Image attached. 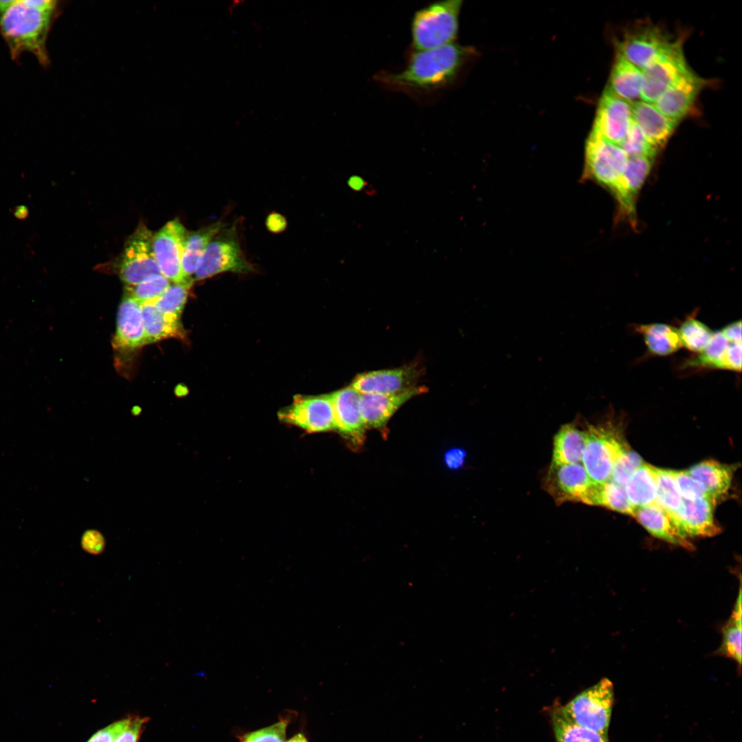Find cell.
Returning <instances> with one entry per match:
<instances>
[{"label":"cell","instance_id":"1","mask_svg":"<svg viewBox=\"0 0 742 742\" xmlns=\"http://www.w3.org/2000/svg\"><path fill=\"white\" fill-rule=\"evenodd\" d=\"M472 54L454 43L436 48L413 51L400 72L380 71L374 80L385 88L407 93H431L450 85Z\"/></svg>","mask_w":742,"mask_h":742},{"label":"cell","instance_id":"2","mask_svg":"<svg viewBox=\"0 0 742 742\" xmlns=\"http://www.w3.org/2000/svg\"><path fill=\"white\" fill-rule=\"evenodd\" d=\"M58 3L51 0L13 1L0 19V33L12 59L30 52L42 65H49L46 43L57 16Z\"/></svg>","mask_w":742,"mask_h":742},{"label":"cell","instance_id":"3","mask_svg":"<svg viewBox=\"0 0 742 742\" xmlns=\"http://www.w3.org/2000/svg\"><path fill=\"white\" fill-rule=\"evenodd\" d=\"M460 0L434 2L417 10L411 23L413 51L453 43L458 31Z\"/></svg>","mask_w":742,"mask_h":742},{"label":"cell","instance_id":"4","mask_svg":"<svg viewBox=\"0 0 742 742\" xmlns=\"http://www.w3.org/2000/svg\"><path fill=\"white\" fill-rule=\"evenodd\" d=\"M613 704L614 685L603 678L560 708L574 723L608 737Z\"/></svg>","mask_w":742,"mask_h":742},{"label":"cell","instance_id":"5","mask_svg":"<svg viewBox=\"0 0 742 742\" xmlns=\"http://www.w3.org/2000/svg\"><path fill=\"white\" fill-rule=\"evenodd\" d=\"M581 463L590 480L602 484L611 480L614 459L626 443L612 422L589 425Z\"/></svg>","mask_w":742,"mask_h":742},{"label":"cell","instance_id":"6","mask_svg":"<svg viewBox=\"0 0 742 742\" xmlns=\"http://www.w3.org/2000/svg\"><path fill=\"white\" fill-rule=\"evenodd\" d=\"M627 160V155L620 146L607 140L592 130L585 144L583 177L597 182L614 192Z\"/></svg>","mask_w":742,"mask_h":742},{"label":"cell","instance_id":"7","mask_svg":"<svg viewBox=\"0 0 742 742\" xmlns=\"http://www.w3.org/2000/svg\"><path fill=\"white\" fill-rule=\"evenodd\" d=\"M153 239L152 232L142 223L126 240L117 265V274L126 286L161 274L154 255Z\"/></svg>","mask_w":742,"mask_h":742},{"label":"cell","instance_id":"8","mask_svg":"<svg viewBox=\"0 0 742 742\" xmlns=\"http://www.w3.org/2000/svg\"><path fill=\"white\" fill-rule=\"evenodd\" d=\"M253 270L241 250L236 231L224 227L210 242L193 279L201 280L223 272L245 273Z\"/></svg>","mask_w":742,"mask_h":742},{"label":"cell","instance_id":"9","mask_svg":"<svg viewBox=\"0 0 742 742\" xmlns=\"http://www.w3.org/2000/svg\"><path fill=\"white\" fill-rule=\"evenodd\" d=\"M543 485L558 504L580 502L592 505L597 483L590 480L582 463H551Z\"/></svg>","mask_w":742,"mask_h":742},{"label":"cell","instance_id":"10","mask_svg":"<svg viewBox=\"0 0 742 742\" xmlns=\"http://www.w3.org/2000/svg\"><path fill=\"white\" fill-rule=\"evenodd\" d=\"M641 71V99L654 104L671 85L689 71L681 42L672 41L664 52Z\"/></svg>","mask_w":742,"mask_h":742},{"label":"cell","instance_id":"11","mask_svg":"<svg viewBox=\"0 0 742 742\" xmlns=\"http://www.w3.org/2000/svg\"><path fill=\"white\" fill-rule=\"evenodd\" d=\"M281 422L297 426L308 433L335 430L330 394L296 395L289 406L278 414Z\"/></svg>","mask_w":742,"mask_h":742},{"label":"cell","instance_id":"12","mask_svg":"<svg viewBox=\"0 0 742 742\" xmlns=\"http://www.w3.org/2000/svg\"><path fill=\"white\" fill-rule=\"evenodd\" d=\"M188 231L179 219L168 221L153 235L154 255L161 273L171 283L193 282L182 270V258Z\"/></svg>","mask_w":742,"mask_h":742},{"label":"cell","instance_id":"13","mask_svg":"<svg viewBox=\"0 0 742 742\" xmlns=\"http://www.w3.org/2000/svg\"><path fill=\"white\" fill-rule=\"evenodd\" d=\"M632 120L631 103L607 87L600 99L592 130L620 146L627 136Z\"/></svg>","mask_w":742,"mask_h":742},{"label":"cell","instance_id":"14","mask_svg":"<svg viewBox=\"0 0 742 742\" xmlns=\"http://www.w3.org/2000/svg\"><path fill=\"white\" fill-rule=\"evenodd\" d=\"M671 43L659 27L645 25L627 32L618 45V52L642 69L664 52Z\"/></svg>","mask_w":742,"mask_h":742},{"label":"cell","instance_id":"15","mask_svg":"<svg viewBox=\"0 0 742 742\" xmlns=\"http://www.w3.org/2000/svg\"><path fill=\"white\" fill-rule=\"evenodd\" d=\"M420 374L416 366L410 364L357 374L350 385L360 394H394L416 386Z\"/></svg>","mask_w":742,"mask_h":742},{"label":"cell","instance_id":"16","mask_svg":"<svg viewBox=\"0 0 742 742\" xmlns=\"http://www.w3.org/2000/svg\"><path fill=\"white\" fill-rule=\"evenodd\" d=\"M360 395L351 385L330 393L335 431L354 447L362 445L366 429L359 409Z\"/></svg>","mask_w":742,"mask_h":742},{"label":"cell","instance_id":"17","mask_svg":"<svg viewBox=\"0 0 742 742\" xmlns=\"http://www.w3.org/2000/svg\"><path fill=\"white\" fill-rule=\"evenodd\" d=\"M717 500L709 497L694 500L683 499L682 507L673 522L688 539L710 537L719 534L721 528L714 517Z\"/></svg>","mask_w":742,"mask_h":742},{"label":"cell","instance_id":"18","mask_svg":"<svg viewBox=\"0 0 742 742\" xmlns=\"http://www.w3.org/2000/svg\"><path fill=\"white\" fill-rule=\"evenodd\" d=\"M427 391L425 387L416 385L394 394H361L359 409L366 429H383L404 403Z\"/></svg>","mask_w":742,"mask_h":742},{"label":"cell","instance_id":"19","mask_svg":"<svg viewBox=\"0 0 742 742\" xmlns=\"http://www.w3.org/2000/svg\"><path fill=\"white\" fill-rule=\"evenodd\" d=\"M705 83L704 79L689 70L671 85L653 104L664 115L678 122L690 111Z\"/></svg>","mask_w":742,"mask_h":742},{"label":"cell","instance_id":"20","mask_svg":"<svg viewBox=\"0 0 742 742\" xmlns=\"http://www.w3.org/2000/svg\"><path fill=\"white\" fill-rule=\"evenodd\" d=\"M146 344L142 305L133 297L125 295L117 312L113 347L115 349L132 350Z\"/></svg>","mask_w":742,"mask_h":742},{"label":"cell","instance_id":"21","mask_svg":"<svg viewBox=\"0 0 742 742\" xmlns=\"http://www.w3.org/2000/svg\"><path fill=\"white\" fill-rule=\"evenodd\" d=\"M632 517L653 537L687 550H693V543L656 502L634 508Z\"/></svg>","mask_w":742,"mask_h":742},{"label":"cell","instance_id":"22","mask_svg":"<svg viewBox=\"0 0 742 742\" xmlns=\"http://www.w3.org/2000/svg\"><path fill=\"white\" fill-rule=\"evenodd\" d=\"M653 158L638 156L628 157L626 167L613 192L622 212L629 217L634 215L635 199L652 166Z\"/></svg>","mask_w":742,"mask_h":742},{"label":"cell","instance_id":"23","mask_svg":"<svg viewBox=\"0 0 742 742\" xmlns=\"http://www.w3.org/2000/svg\"><path fill=\"white\" fill-rule=\"evenodd\" d=\"M632 118L646 137L660 148L673 133L677 122L664 115L652 103L631 102Z\"/></svg>","mask_w":742,"mask_h":742},{"label":"cell","instance_id":"24","mask_svg":"<svg viewBox=\"0 0 742 742\" xmlns=\"http://www.w3.org/2000/svg\"><path fill=\"white\" fill-rule=\"evenodd\" d=\"M642 74L617 52L608 88L618 97L631 103L641 99Z\"/></svg>","mask_w":742,"mask_h":742},{"label":"cell","instance_id":"25","mask_svg":"<svg viewBox=\"0 0 742 742\" xmlns=\"http://www.w3.org/2000/svg\"><path fill=\"white\" fill-rule=\"evenodd\" d=\"M585 440V430L571 423L563 425L554 438L551 463H581Z\"/></svg>","mask_w":742,"mask_h":742},{"label":"cell","instance_id":"26","mask_svg":"<svg viewBox=\"0 0 742 742\" xmlns=\"http://www.w3.org/2000/svg\"><path fill=\"white\" fill-rule=\"evenodd\" d=\"M686 471L717 499L730 488L734 473L731 466L712 460L697 463Z\"/></svg>","mask_w":742,"mask_h":742},{"label":"cell","instance_id":"27","mask_svg":"<svg viewBox=\"0 0 742 742\" xmlns=\"http://www.w3.org/2000/svg\"><path fill=\"white\" fill-rule=\"evenodd\" d=\"M142 311L147 344L169 338H185L179 318L160 313L153 302L142 304Z\"/></svg>","mask_w":742,"mask_h":742},{"label":"cell","instance_id":"28","mask_svg":"<svg viewBox=\"0 0 742 742\" xmlns=\"http://www.w3.org/2000/svg\"><path fill=\"white\" fill-rule=\"evenodd\" d=\"M624 489L633 508L657 502L656 467L644 462L629 477Z\"/></svg>","mask_w":742,"mask_h":742},{"label":"cell","instance_id":"29","mask_svg":"<svg viewBox=\"0 0 742 742\" xmlns=\"http://www.w3.org/2000/svg\"><path fill=\"white\" fill-rule=\"evenodd\" d=\"M635 330L642 336L649 352L653 355L667 356L682 347L678 329L673 326L662 323L639 324Z\"/></svg>","mask_w":742,"mask_h":742},{"label":"cell","instance_id":"30","mask_svg":"<svg viewBox=\"0 0 742 742\" xmlns=\"http://www.w3.org/2000/svg\"><path fill=\"white\" fill-rule=\"evenodd\" d=\"M221 221L215 222L196 231L188 232L182 258V270L187 279L193 280L201 258L212 238L223 228Z\"/></svg>","mask_w":742,"mask_h":742},{"label":"cell","instance_id":"31","mask_svg":"<svg viewBox=\"0 0 742 742\" xmlns=\"http://www.w3.org/2000/svg\"><path fill=\"white\" fill-rule=\"evenodd\" d=\"M742 609L741 587L728 620L722 628V640L716 654L734 660L741 665Z\"/></svg>","mask_w":742,"mask_h":742},{"label":"cell","instance_id":"32","mask_svg":"<svg viewBox=\"0 0 742 742\" xmlns=\"http://www.w3.org/2000/svg\"><path fill=\"white\" fill-rule=\"evenodd\" d=\"M551 721L556 742H609L607 737L574 723L560 706L552 710Z\"/></svg>","mask_w":742,"mask_h":742},{"label":"cell","instance_id":"33","mask_svg":"<svg viewBox=\"0 0 742 742\" xmlns=\"http://www.w3.org/2000/svg\"><path fill=\"white\" fill-rule=\"evenodd\" d=\"M657 496L659 504L674 521L679 511L683 499L679 491L673 470L656 468Z\"/></svg>","mask_w":742,"mask_h":742},{"label":"cell","instance_id":"34","mask_svg":"<svg viewBox=\"0 0 742 742\" xmlns=\"http://www.w3.org/2000/svg\"><path fill=\"white\" fill-rule=\"evenodd\" d=\"M730 343L720 331L714 333L705 348L683 363L685 369H717L724 351Z\"/></svg>","mask_w":742,"mask_h":742},{"label":"cell","instance_id":"35","mask_svg":"<svg viewBox=\"0 0 742 742\" xmlns=\"http://www.w3.org/2000/svg\"><path fill=\"white\" fill-rule=\"evenodd\" d=\"M678 332L682 346L696 354L705 348L715 333L694 317L686 319L678 328Z\"/></svg>","mask_w":742,"mask_h":742},{"label":"cell","instance_id":"36","mask_svg":"<svg viewBox=\"0 0 742 742\" xmlns=\"http://www.w3.org/2000/svg\"><path fill=\"white\" fill-rule=\"evenodd\" d=\"M594 506L631 516L634 509L627 499L624 487L611 480L598 484Z\"/></svg>","mask_w":742,"mask_h":742},{"label":"cell","instance_id":"37","mask_svg":"<svg viewBox=\"0 0 742 742\" xmlns=\"http://www.w3.org/2000/svg\"><path fill=\"white\" fill-rule=\"evenodd\" d=\"M192 283H171L168 288L153 302L160 313L180 319Z\"/></svg>","mask_w":742,"mask_h":742},{"label":"cell","instance_id":"38","mask_svg":"<svg viewBox=\"0 0 742 742\" xmlns=\"http://www.w3.org/2000/svg\"><path fill=\"white\" fill-rule=\"evenodd\" d=\"M643 463L641 457L625 443L616 453L611 480L624 487L631 475Z\"/></svg>","mask_w":742,"mask_h":742},{"label":"cell","instance_id":"39","mask_svg":"<svg viewBox=\"0 0 742 742\" xmlns=\"http://www.w3.org/2000/svg\"><path fill=\"white\" fill-rule=\"evenodd\" d=\"M171 282L162 274L152 276L146 280L132 286H125L127 295L142 304L154 302L170 285Z\"/></svg>","mask_w":742,"mask_h":742},{"label":"cell","instance_id":"40","mask_svg":"<svg viewBox=\"0 0 742 742\" xmlns=\"http://www.w3.org/2000/svg\"><path fill=\"white\" fill-rule=\"evenodd\" d=\"M620 147L628 157L644 156L653 159L659 149L646 137L633 120Z\"/></svg>","mask_w":742,"mask_h":742},{"label":"cell","instance_id":"41","mask_svg":"<svg viewBox=\"0 0 742 742\" xmlns=\"http://www.w3.org/2000/svg\"><path fill=\"white\" fill-rule=\"evenodd\" d=\"M290 719L287 717H281L277 723L270 726L245 733L239 737L240 742H285L286 728Z\"/></svg>","mask_w":742,"mask_h":742},{"label":"cell","instance_id":"42","mask_svg":"<svg viewBox=\"0 0 742 742\" xmlns=\"http://www.w3.org/2000/svg\"><path fill=\"white\" fill-rule=\"evenodd\" d=\"M673 474L682 499L694 500L703 497H713L708 493L704 486L691 477L686 470L673 471Z\"/></svg>","mask_w":742,"mask_h":742},{"label":"cell","instance_id":"43","mask_svg":"<svg viewBox=\"0 0 742 742\" xmlns=\"http://www.w3.org/2000/svg\"><path fill=\"white\" fill-rule=\"evenodd\" d=\"M741 353V344H730L721 357L717 369L740 372Z\"/></svg>","mask_w":742,"mask_h":742},{"label":"cell","instance_id":"44","mask_svg":"<svg viewBox=\"0 0 742 742\" xmlns=\"http://www.w3.org/2000/svg\"><path fill=\"white\" fill-rule=\"evenodd\" d=\"M132 717L115 721L97 731L87 742H113L118 734L130 723Z\"/></svg>","mask_w":742,"mask_h":742},{"label":"cell","instance_id":"45","mask_svg":"<svg viewBox=\"0 0 742 742\" xmlns=\"http://www.w3.org/2000/svg\"><path fill=\"white\" fill-rule=\"evenodd\" d=\"M105 539L102 534L94 529L86 530L81 539L82 548L91 554L102 553L105 548Z\"/></svg>","mask_w":742,"mask_h":742},{"label":"cell","instance_id":"46","mask_svg":"<svg viewBox=\"0 0 742 742\" xmlns=\"http://www.w3.org/2000/svg\"><path fill=\"white\" fill-rule=\"evenodd\" d=\"M148 721L147 717H132L129 725L118 734L113 742H137Z\"/></svg>","mask_w":742,"mask_h":742},{"label":"cell","instance_id":"47","mask_svg":"<svg viewBox=\"0 0 742 742\" xmlns=\"http://www.w3.org/2000/svg\"><path fill=\"white\" fill-rule=\"evenodd\" d=\"M265 225L267 229L273 234H278L284 232L287 225L286 218L281 214L273 212L267 216L265 221Z\"/></svg>","mask_w":742,"mask_h":742},{"label":"cell","instance_id":"48","mask_svg":"<svg viewBox=\"0 0 742 742\" xmlns=\"http://www.w3.org/2000/svg\"><path fill=\"white\" fill-rule=\"evenodd\" d=\"M731 344H741V321H735L719 330Z\"/></svg>","mask_w":742,"mask_h":742},{"label":"cell","instance_id":"49","mask_svg":"<svg viewBox=\"0 0 742 742\" xmlns=\"http://www.w3.org/2000/svg\"><path fill=\"white\" fill-rule=\"evenodd\" d=\"M466 458V452L462 449L455 448L449 450L445 455L446 465L451 469H456L462 466Z\"/></svg>","mask_w":742,"mask_h":742},{"label":"cell","instance_id":"50","mask_svg":"<svg viewBox=\"0 0 742 742\" xmlns=\"http://www.w3.org/2000/svg\"><path fill=\"white\" fill-rule=\"evenodd\" d=\"M12 212L14 216L19 220H25L27 218L29 214L27 207L24 205H19L15 207Z\"/></svg>","mask_w":742,"mask_h":742},{"label":"cell","instance_id":"51","mask_svg":"<svg viewBox=\"0 0 742 742\" xmlns=\"http://www.w3.org/2000/svg\"><path fill=\"white\" fill-rule=\"evenodd\" d=\"M13 1L14 0H0V19H1L5 11L8 10V8L10 7V5L12 3Z\"/></svg>","mask_w":742,"mask_h":742},{"label":"cell","instance_id":"52","mask_svg":"<svg viewBox=\"0 0 742 742\" xmlns=\"http://www.w3.org/2000/svg\"><path fill=\"white\" fill-rule=\"evenodd\" d=\"M286 742H308V741H307L306 738L305 737V736L303 734L299 733V734H297L296 735H295L293 738L290 739Z\"/></svg>","mask_w":742,"mask_h":742}]
</instances>
